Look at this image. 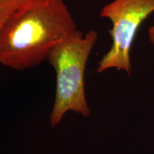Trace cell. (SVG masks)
Listing matches in <instances>:
<instances>
[{"label":"cell","mask_w":154,"mask_h":154,"mask_svg":"<svg viewBox=\"0 0 154 154\" xmlns=\"http://www.w3.org/2000/svg\"><path fill=\"white\" fill-rule=\"evenodd\" d=\"M76 30L63 0H25L0 29V63L19 71L37 66Z\"/></svg>","instance_id":"1"},{"label":"cell","mask_w":154,"mask_h":154,"mask_svg":"<svg viewBox=\"0 0 154 154\" xmlns=\"http://www.w3.org/2000/svg\"><path fill=\"white\" fill-rule=\"evenodd\" d=\"M98 32L83 34L77 29L57 44L47 61L56 72L54 102L49 117L51 127L57 126L69 111L84 117L91 113L85 92V70Z\"/></svg>","instance_id":"2"},{"label":"cell","mask_w":154,"mask_h":154,"mask_svg":"<svg viewBox=\"0 0 154 154\" xmlns=\"http://www.w3.org/2000/svg\"><path fill=\"white\" fill-rule=\"evenodd\" d=\"M154 12V0H113L101 9L100 16L110 19L112 45L101 58L97 72L110 69L124 70L128 75L132 67L130 53L140 26Z\"/></svg>","instance_id":"3"},{"label":"cell","mask_w":154,"mask_h":154,"mask_svg":"<svg viewBox=\"0 0 154 154\" xmlns=\"http://www.w3.org/2000/svg\"><path fill=\"white\" fill-rule=\"evenodd\" d=\"M25 0H0V29L9 16Z\"/></svg>","instance_id":"4"},{"label":"cell","mask_w":154,"mask_h":154,"mask_svg":"<svg viewBox=\"0 0 154 154\" xmlns=\"http://www.w3.org/2000/svg\"><path fill=\"white\" fill-rule=\"evenodd\" d=\"M148 33H149V38L150 42H151V43L152 44V46H153L154 49V25L150 26Z\"/></svg>","instance_id":"5"}]
</instances>
